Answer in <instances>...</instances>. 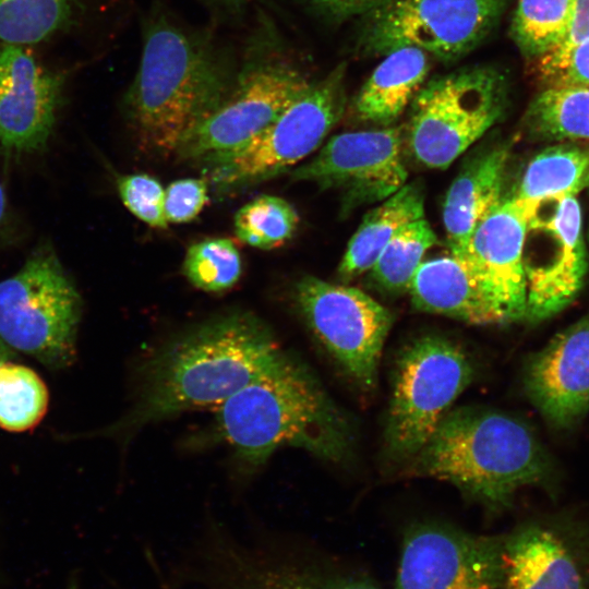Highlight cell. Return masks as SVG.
<instances>
[{"label": "cell", "mask_w": 589, "mask_h": 589, "mask_svg": "<svg viewBox=\"0 0 589 589\" xmlns=\"http://www.w3.org/2000/svg\"><path fill=\"white\" fill-rule=\"evenodd\" d=\"M205 5L215 19V23L240 22L256 7H273L272 0H199Z\"/></svg>", "instance_id": "36"}, {"label": "cell", "mask_w": 589, "mask_h": 589, "mask_svg": "<svg viewBox=\"0 0 589 589\" xmlns=\"http://www.w3.org/2000/svg\"><path fill=\"white\" fill-rule=\"evenodd\" d=\"M293 298L308 327L340 370L360 389L373 390L393 313L360 289L314 276L296 284Z\"/></svg>", "instance_id": "11"}, {"label": "cell", "mask_w": 589, "mask_h": 589, "mask_svg": "<svg viewBox=\"0 0 589 589\" xmlns=\"http://www.w3.org/2000/svg\"><path fill=\"white\" fill-rule=\"evenodd\" d=\"M544 467L524 422L498 410L464 406L443 417L406 471L449 482L471 501L501 510L519 489L540 480Z\"/></svg>", "instance_id": "4"}, {"label": "cell", "mask_w": 589, "mask_h": 589, "mask_svg": "<svg viewBox=\"0 0 589 589\" xmlns=\"http://www.w3.org/2000/svg\"><path fill=\"white\" fill-rule=\"evenodd\" d=\"M294 589H382L365 577L349 575L309 562L302 568Z\"/></svg>", "instance_id": "34"}, {"label": "cell", "mask_w": 589, "mask_h": 589, "mask_svg": "<svg viewBox=\"0 0 589 589\" xmlns=\"http://www.w3.org/2000/svg\"><path fill=\"white\" fill-rule=\"evenodd\" d=\"M539 205L504 199L473 232L464 255L503 315L505 323L525 318L527 285L525 242Z\"/></svg>", "instance_id": "15"}, {"label": "cell", "mask_w": 589, "mask_h": 589, "mask_svg": "<svg viewBox=\"0 0 589 589\" xmlns=\"http://www.w3.org/2000/svg\"><path fill=\"white\" fill-rule=\"evenodd\" d=\"M213 436L244 472L259 470L283 447L340 462L353 446V429L305 364L289 352L217 407Z\"/></svg>", "instance_id": "3"}, {"label": "cell", "mask_w": 589, "mask_h": 589, "mask_svg": "<svg viewBox=\"0 0 589 589\" xmlns=\"http://www.w3.org/2000/svg\"><path fill=\"white\" fill-rule=\"evenodd\" d=\"M84 0H0V41L37 44L69 26Z\"/></svg>", "instance_id": "25"}, {"label": "cell", "mask_w": 589, "mask_h": 589, "mask_svg": "<svg viewBox=\"0 0 589 589\" xmlns=\"http://www.w3.org/2000/svg\"><path fill=\"white\" fill-rule=\"evenodd\" d=\"M473 376L472 360L456 341L429 334L408 342L394 371L384 429L386 456L409 462Z\"/></svg>", "instance_id": "7"}, {"label": "cell", "mask_w": 589, "mask_h": 589, "mask_svg": "<svg viewBox=\"0 0 589 589\" xmlns=\"http://www.w3.org/2000/svg\"><path fill=\"white\" fill-rule=\"evenodd\" d=\"M182 272L197 289L220 292L233 287L242 272L240 252L228 238H209L192 244Z\"/></svg>", "instance_id": "30"}, {"label": "cell", "mask_w": 589, "mask_h": 589, "mask_svg": "<svg viewBox=\"0 0 589 589\" xmlns=\"http://www.w3.org/2000/svg\"><path fill=\"white\" fill-rule=\"evenodd\" d=\"M430 69V56L416 47L385 55L356 97V116L377 127L393 124L424 85Z\"/></svg>", "instance_id": "21"}, {"label": "cell", "mask_w": 589, "mask_h": 589, "mask_svg": "<svg viewBox=\"0 0 589 589\" xmlns=\"http://www.w3.org/2000/svg\"><path fill=\"white\" fill-rule=\"evenodd\" d=\"M424 194L418 183L404 184L370 211L350 239L338 272L350 279L370 271L390 239L406 225L423 218Z\"/></svg>", "instance_id": "22"}, {"label": "cell", "mask_w": 589, "mask_h": 589, "mask_svg": "<svg viewBox=\"0 0 589 589\" xmlns=\"http://www.w3.org/2000/svg\"><path fill=\"white\" fill-rule=\"evenodd\" d=\"M312 11L332 22H342L350 17L363 16L380 0H299Z\"/></svg>", "instance_id": "35"}, {"label": "cell", "mask_w": 589, "mask_h": 589, "mask_svg": "<svg viewBox=\"0 0 589 589\" xmlns=\"http://www.w3.org/2000/svg\"><path fill=\"white\" fill-rule=\"evenodd\" d=\"M524 122L539 140H589V89L544 87L529 104Z\"/></svg>", "instance_id": "24"}, {"label": "cell", "mask_w": 589, "mask_h": 589, "mask_svg": "<svg viewBox=\"0 0 589 589\" xmlns=\"http://www.w3.org/2000/svg\"><path fill=\"white\" fill-rule=\"evenodd\" d=\"M589 185V147L557 144L538 153L528 163L516 199L541 203L577 195Z\"/></svg>", "instance_id": "23"}, {"label": "cell", "mask_w": 589, "mask_h": 589, "mask_svg": "<svg viewBox=\"0 0 589 589\" xmlns=\"http://www.w3.org/2000/svg\"><path fill=\"white\" fill-rule=\"evenodd\" d=\"M298 223V213L289 202L274 195H260L236 213L233 227L240 241L271 250L287 242Z\"/></svg>", "instance_id": "29"}, {"label": "cell", "mask_w": 589, "mask_h": 589, "mask_svg": "<svg viewBox=\"0 0 589 589\" xmlns=\"http://www.w3.org/2000/svg\"><path fill=\"white\" fill-rule=\"evenodd\" d=\"M416 309L469 324H505L502 313L464 255L422 262L408 290Z\"/></svg>", "instance_id": "18"}, {"label": "cell", "mask_w": 589, "mask_h": 589, "mask_svg": "<svg viewBox=\"0 0 589 589\" xmlns=\"http://www.w3.org/2000/svg\"><path fill=\"white\" fill-rule=\"evenodd\" d=\"M347 63H338L249 143L197 165L220 193L269 180L312 154L346 108Z\"/></svg>", "instance_id": "6"}, {"label": "cell", "mask_w": 589, "mask_h": 589, "mask_svg": "<svg viewBox=\"0 0 589 589\" xmlns=\"http://www.w3.org/2000/svg\"><path fill=\"white\" fill-rule=\"evenodd\" d=\"M407 176L402 131L393 124L336 134L291 171L294 181L339 190L348 207L386 200L406 184Z\"/></svg>", "instance_id": "13"}, {"label": "cell", "mask_w": 589, "mask_h": 589, "mask_svg": "<svg viewBox=\"0 0 589 589\" xmlns=\"http://www.w3.org/2000/svg\"><path fill=\"white\" fill-rule=\"evenodd\" d=\"M117 189L124 206L140 220L154 228H167L164 212L165 190L146 173L120 176Z\"/></svg>", "instance_id": "32"}, {"label": "cell", "mask_w": 589, "mask_h": 589, "mask_svg": "<svg viewBox=\"0 0 589 589\" xmlns=\"http://www.w3.org/2000/svg\"><path fill=\"white\" fill-rule=\"evenodd\" d=\"M574 4L575 0H518L510 37L525 58L534 61L563 39Z\"/></svg>", "instance_id": "26"}, {"label": "cell", "mask_w": 589, "mask_h": 589, "mask_svg": "<svg viewBox=\"0 0 589 589\" xmlns=\"http://www.w3.org/2000/svg\"><path fill=\"white\" fill-rule=\"evenodd\" d=\"M587 572L554 531L529 526L505 538L502 589H588Z\"/></svg>", "instance_id": "19"}, {"label": "cell", "mask_w": 589, "mask_h": 589, "mask_svg": "<svg viewBox=\"0 0 589 589\" xmlns=\"http://www.w3.org/2000/svg\"><path fill=\"white\" fill-rule=\"evenodd\" d=\"M11 356H13L12 349H10L0 338V363L8 361Z\"/></svg>", "instance_id": "38"}, {"label": "cell", "mask_w": 589, "mask_h": 589, "mask_svg": "<svg viewBox=\"0 0 589 589\" xmlns=\"http://www.w3.org/2000/svg\"><path fill=\"white\" fill-rule=\"evenodd\" d=\"M508 0H380L364 14L358 51L384 57L416 47L444 62L482 44L500 23Z\"/></svg>", "instance_id": "10"}, {"label": "cell", "mask_w": 589, "mask_h": 589, "mask_svg": "<svg viewBox=\"0 0 589 589\" xmlns=\"http://www.w3.org/2000/svg\"><path fill=\"white\" fill-rule=\"evenodd\" d=\"M48 406V390L32 369L0 363V428L21 432L35 426Z\"/></svg>", "instance_id": "28"}, {"label": "cell", "mask_w": 589, "mask_h": 589, "mask_svg": "<svg viewBox=\"0 0 589 589\" xmlns=\"http://www.w3.org/2000/svg\"><path fill=\"white\" fill-rule=\"evenodd\" d=\"M505 538L421 522L405 533L396 589H501Z\"/></svg>", "instance_id": "12"}, {"label": "cell", "mask_w": 589, "mask_h": 589, "mask_svg": "<svg viewBox=\"0 0 589 589\" xmlns=\"http://www.w3.org/2000/svg\"><path fill=\"white\" fill-rule=\"evenodd\" d=\"M286 353L271 327L252 313L235 311L196 324L143 361L131 408L107 431L130 440L182 412L218 407Z\"/></svg>", "instance_id": "2"}, {"label": "cell", "mask_w": 589, "mask_h": 589, "mask_svg": "<svg viewBox=\"0 0 589 589\" xmlns=\"http://www.w3.org/2000/svg\"><path fill=\"white\" fill-rule=\"evenodd\" d=\"M508 147L491 145L468 159L450 184L443 221L452 254L466 252L482 221L502 203Z\"/></svg>", "instance_id": "20"}, {"label": "cell", "mask_w": 589, "mask_h": 589, "mask_svg": "<svg viewBox=\"0 0 589 589\" xmlns=\"http://www.w3.org/2000/svg\"><path fill=\"white\" fill-rule=\"evenodd\" d=\"M81 309V297L58 257L43 250L0 281V338L48 366L69 365Z\"/></svg>", "instance_id": "9"}, {"label": "cell", "mask_w": 589, "mask_h": 589, "mask_svg": "<svg viewBox=\"0 0 589 589\" xmlns=\"http://www.w3.org/2000/svg\"><path fill=\"white\" fill-rule=\"evenodd\" d=\"M506 99V77L489 64L461 67L425 82L412 100V157L426 168H447L501 119Z\"/></svg>", "instance_id": "8"}, {"label": "cell", "mask_w": 589, "mask_h": 589, "mask_svg": "<svg viewBox=\"0 0 589 589\" xmlns=\"http://www.w3.org/2000/svg\"><path fill=\"white\" fill-rule=\"evenodd\" d=\"M216 25H191L166 0H148L141 59L123 108L141 142L157 154L176 155L232 85L239 53Z\"/></svg>", "instance_id": "1"}, {"label": "cell", "mask_w": 589, "mask_h": 589, "mask_svg": "<svg viewBox=\"0 0 589 589\" xmlns=\"http://www.w3.org/2000/svg\"><path fill=\"white\" fill-rule=\"evenodd\" d=\"M64 77L41 68L23 46L0 47V144L19 153L43 148L53 128Z\"/></svg>", "instance_id": "16"}, {"label": "cell", "mask_w": 589, "mask_h": 589, "mask_svg": "<svg viewBox=\"0 0 589 589\" xmlns=\"http://www.w3.org/2000/svg\"><path fill=\"white\" fill-rule=\"evenodd\" d=\"M550 213L538 207L529 221L545 237L542 262L525 264V318L538 323L569 305L582 288L588 257L581 231V208L576 195L550 201Z\"/></svg>", "instance_id": "14"}, {"label": "cell", "mask_w": 589, "mask_h": 589, "mask_svg": "<svg viewBox=\"0 0 589 589\" xmlns=\"http://www.w3.org/2000/svg\"><path fill=\"white\" fill-rule=\"evenodd\" d=\"M207 191L204 179L187 178L171 182L164 196L168 224H183L196 218L208 201Z\"/></svg>", "instance_id": "33"}, {"label": "cell", "mask_w": 589, "mask_h": 589, "mask_svg": "<svg viewBox=\"0 0 589 589\" xmlns=\"http://www.w3.org/2000/svg\"><path fill=\"white\" fill-rule=\"evenodd\" d=\"M588 37H589V0H575L574 10H573L568 28L563 39L551 51L564 50Z\"/></svg>", "instance_id": "37"}, {"label": "cell", "mask_w": 589, "mask_h": 589, "mask_svg": "<svg viewBox=\"0 0 589 589\" xmlns=\"http://www.w3.org/2000/svg\"><path fill=\"white\" fill-rule=\"evenodd\" d=\"M275 20L262 7L238 57L223 103L185 139L176 156L196 164L256 137L311 84Z\"/></svg>", "instance_id": "5"}, {"label": "cell", "mask_w": 589, "mask_h": 589, "mask_svg": "<svg viewBox=\"0 0 589 589\" xmlns=\"http://www.w3.org/2000/svg\"><path fill=\"white\" fill-rule=\"evenodd\" d=\"M532 63L544 87L589 89V37L564 50L548 52Z\"/></svg>", "instance_id": "31"}, {"label": "cell", "mask_w": 589, "mask_h": 589, "mask_svg": "<svg viewBox=\"0 0 589 589\" xmlns=\"http://www.w3.org/2000/svg\"><path fill=\"white\" fill-rule=\"evenodd\" d=\"M435 241L424 218L409 223L390 239L371 267L373 281L389 293L408 291L424 253Z\"/></svg>", "instance_id": "27"}, {"label": "cell", "mask_w": 589, "mask_h": 589, "mask_svg": "<svg viewBox=\"0 0 589 589\" xmlns=\"http://www.w3.org/2000/svg\"><path fill=\"white\" fill-rule=\"evenodd\" d=\"M525 388L556 428L570 426L585 414L589 409V313L529 359Z\"/></svg>", "instance_id": "17"}, {"label": "cell", "mask_w": 589, "mask_h": 589, "mask_svg": "<svg viewBox=\"0 0 589 589\" xmlns=\"http://www.w3.org/2000/svg\"><path fill=\"white\" fill-rule=\"evenodd\" d=\"M5 213V196L2 187L0 185V224L3 220Z\"/></svg>", "instance_id": "39"}]
</instances>
